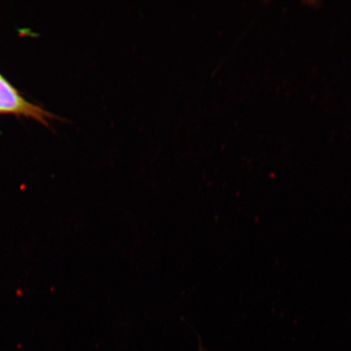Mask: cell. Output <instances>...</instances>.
<instances>
[{
  "mask_svg": "<svg viewBox=\"0 0 351 351\" xmlns=\"http://www.w3.org/2000/svg\"><path fill=\"white\" fill-rule=\"evenodd\" d=\"M0 112L25 116L47 125V120L56 118L40 107L29 103L21 97L19 91L0 74Z\"/></svg>",
  "mask_w": 351,
  "mask_h": 351,
  "instance_id": "obj_1",
  "label": "cell"
}]
</instances>
